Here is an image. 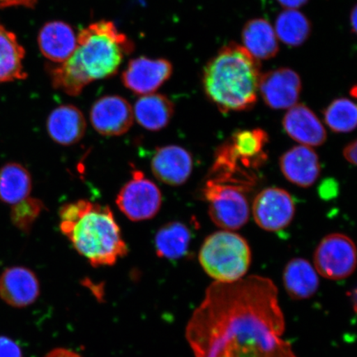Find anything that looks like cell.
<instances>
[{
    "label": "cell",
    "mask_w": 357,
    "mask_h": 357,
    "mask_svg": "<svg viewBox=\"0 0 357 357\" xmlns=\"http://www.w3.org/2000/svg\"><path fill=\"white\" fill-rule=\"evenodd\" d=\"M317 273L332 280H345L354 273L356 248L349 236L342 234L326 236L314 254Z\"/></svg>",
    "instance_id": "ba28073f"
},
{
    "label": "cell",
    "mask_w": 357,
    "mask_h": 357,
    "mask_svg": "<svg viewBox=\"0 0 357 357\" xmlns=\"http://www.w3.org/2000/svg\"><path fill=\"white\" fill-rule=\"evenodd\" d=\"M254 220L263 230L278 231L292 222L296 206L287 190L276 187L263 190L253 201Z\"/></svg>",
    "instance_id": "30bf717a"
},
{
    "label": "cell",
    "mask_w": 357,
    "mask_h": 357,
    "mask_svg": "<svg viewBox=\"0 0 357 357\" xmlns=\"http://www.w3.org/2000/svg\"><path fill=\"white\" fill-rule=\"evenodd\" d=\"M284 131L293 140L307 146H319L327 140V132L314 112L303 104L288 109L283 119Z\"/></svg>",
    "instance_id": "2e32d148"
},
{
    "label": "cell",
    "mask_w": 357,
    "mask_h": 357,
    "mask_svg": "<svg viewBox=\"0 0 357 357\" xmlns=\"http://www.w3.org/2000/svg\"><path fill=\"white\" fill-rule=\"evenodd\" d=\"M279 41L289 47L302 46L312 33L311 22L298 10H284L276 17L274 26Z\"/></svg>",
    "instance_id": "484cf974"
},
{
    "label": "cell",
    "mask_w": 357,
    "mask_h": 357,
    "mask_svg": "<svg viewBox=\"0 0 357 357\" xmlns=\"http://www.w3.org/2000/svg\"><path fill=\"white\" fill-rule=\"evenodd\" d=\"M283 281L289 296L294 301L314 296L319 287V278L315 268L303 258H294L287 263Z\"/></svg>",
    "instance_id": "7402d4cb"
},
{
    "label": "cell",
    "mask_w": 357,
    "mask_h": 357,
    "mask_svg": "<svg viewBox=\"0 0 357 357\" xmlns=\"http://www.w3.org/2000/svg\"><path fill=\"white\" fill-rule=\"evenodd\" d=\"M0 357H22L21 348L11 338L0 336Z\"/></svg>",
    "instance_id": "f1b7e54d"
},
{
    "label": "cell",
    "mask_w": 357,
    "mask_h": 357,
    "mask_svg": "<svg viewBox=\"0 0 357 357\" xmlns=\"http://www.w3.org/2000/svg\"><path fill=\"white\" fill-rule=\"evenodd\" d=\"M154 176L171 186L184 185L193 169V158L184 147L169 145L158 147L151 160Z\"/></svg>",
    "instance_id": "5bb4252c"
},
{
    "label": "cell",
    "mask_w": 357,
    "mask_h": 357,
    "mask_svg": "<svg viewBox=\"0 0 357 357\" xmlns=\"http://www.w3.org/2000/svg\"><path fill=\"white\" fill-rule=\"evenodd\" d=\"M89 119L93 128L100 135L122 136L132 126L133 109L124 98L105 96L93 102Z\"/></svg>",
    "instance_id": "7c38bea8"
},
{
    "label": "cell",
    "mask_w": 357,
    "mask_h": 357,
    "mask_svg": "<svg viewBox=\"0 0 357 357\" xmlns=\"http://www.w3.org/2000/svg\"><path fill=\"white\" fill-rule=\"evenodd\" d=\"M191 241V231L185 223L169 222L160 227L155 236V252L160 258L178 260L185 256Z\"/></svg>",
    "instance_id": "cb8c5ba5"
},
{
    "label": "cell",
    "mask_w": 357,
    "mask_h": 357,
    "mask_svg": "<svg viewBox=\"0 0 357 357\" xmlns=\"http://www.w3.org/2000/svg\"><path fill=\"white\" fill-rule=\"evenodd\" d=\"M199 261L214 282L231 284L248 273L252 252L242 236L230 231H217L204 240Z\"/></svg>",
    "instance_id": "5b68a950"
},
{
    "label": "cell",
    "mask_w": 357,
    "mask_h": 357,
    "mask_svg": "<svg viewBox=\"0 0 357 357\" xmlns=\"http://www.w3.org/2000/svg\"><path fill=\"white\" fill-rule=\"evenodd\" d=\"M46 209L41 199L28 197L12 205L10 218L13 225L24 234H29L42 213Z\"/></svg>",
    "instance_id": "83f0119b"
},
{
    "label": "cell",
    "mask_w": 357,
    "mask_h": 357,
    "mask_svg": "<svg viewBox=\"0 0 357 357\" xmlns=\"http://www.w3.org/2000/svg\"><path fill=\"white\" fill-rule=\"evenodd\" d=\"M267 133L262 129L240 131L234 134L229 144L220 147L216 158L229 166L245 172L265 162Z\"/></svg>",
    "instance_id": "9c48e42d"
},
{
    "label": "cell",
    "mask_w": 357,
    "mask_h": 357,
    "mask_svg": "<svg viewBox=\"0 0 357 357\" xmlns=\"http://www.w3.org/2000/svg\"><path fill=\"white\" fill-rule=\"evenodd\" d=\"M280 167L289 182L303 188L314 185L321 172L319 155L311 147L303 145L294 146L283 154Z\"/></svg>",
    "instance_id": "e0dca14e"
},
{
    "label": "cell",
    "mask_w": 357,
    "mask_h": 357,
    "mask_svg": "<svg viewBox=\"0 0 357 357\" xmlns=\"http://www.w3.org/2000/svg\"><path fill=\"white\" fill-rule=\"evenodd\" d=\"M173 66L167 59L141 56L130 61L122 74L124 86L138 96L155 93L171 78Z\"/></svg>",
    "instance_id": "8fae6325"
},
{
    "label": "cell",
    "mask_w": 357,
    "mask_h": 357,
    "mask_svg": "<svg viewBox=\"0 0 357 357\" xmlns=\"http://www.w3.org/2000/svg\"><path fill=\"white\" fill-rule=\"evenodd\" d=\"M38 0H0V8L7 7H33Z\"/></svg>",
    "instance_id": "f546056e"
},
{
    "label": "cell",
    "mask_w": 357,
    "mask_h": 357,
    "mask_svg": "<svg viewBox=\"0 0 357 357\" xmlns=\"http://www.w3.org/2000/svg\"><path fill=\"white\" fill-rule=\"evenodd\" d=\"M356 8L355 7L354 10H352L351 13V26L352 30H354V32L355 33L356 31Z\"/></svg>",
    "instance_id": "836d02e7"
},
{
    "label": "cell",
    "mask_w": 357,
    "mask_h": 357,
    "mask_svg": "<svg viewBox=\"0 0 357 357\" xmlns=\"http://www.w3.org/2000/svg\"><path fill=\"white\" fill-rule=\"evenodd\" d=\"M116 204L129 220H149L159 213L162 207V192L142 172L134 169L131 180L119 190Z\"/></svg>",
    "instance_id": "52a82bcc"
},
{
    "label": "cell",
    "mask_w": 357,
    "mask_h": 357,
    "mask_svg": "<svg viewBox=\"0 0 357 357\" xmlns=\"http://www.w3.org/2000/svg\"><path fill=\"white\" fill-rule=\"evenodd\" d=\"M33 188L32 176L29 169L17 162H10L0 168V200L13 205L29 197Z\"/></svg>",
    "instance_id": "d4e9b609"
},
{
    "label": "cell",
    "mask_w": 357,
    "mask_h": 357,
    "mask_svg": "<svg viewBox=\"0 0 357 357\" xmlns=\"http://www.w3.org/2000/svg\"><path fill=\"white\" fill-rule=\"evenodd\" d=\"M260 61L241 45L222 47L205 65V95L223 114L249 110L255 106L261 77Z\"/></svg>",
    "instance_id": "3957f363"
},
{
    "label": "cell",
    "mask_w": 357,
    "mask_h": 357,
    "mask_svg": "<svg viewBox=\"0 0 357 357\" xmlns=\"http://www.w3.org/2000/svg\"><path fill=\"white\" fill-rule=\"evenodd\" d=\"M25 50L15 33L0 25V83L24 79L28 77L24 68Z\"/></svg>",
    "instance_id": "603a6c76"
},
{
    "label": "cell",
    "mask_w": 357,
    "mask_h": 357,
    "mask_svg": "<svg viewBox=\"0 0 357 357\" xmlns=\"http://www.w3.org/2000/svg\"><path fill=\"white\" fill-rule=\"evenodd\" d=\"M175 105L168 97L160 93L142 96L134 105L133 116L146 130L158 132L172 121Z\"/></svg>",
    "instance_id": "44dd1931"
},
{
    "label": "cell",
    "mask_w": 357,
    "mask_h": 357,
    "mask_svg": "<svg viewBox=\"0 0 357 357\" xmlns=\"http://www.w3.org/2000/svg\"><path fill=\"white\" fill-rule=\"evenodd\" d=\"M242 40L243 47L259 61L272 59L279 53V40L274 26L262 17L245 22Z\"/></svg>",
    "instance_id": "ffe728a7"
},
{
    "label": "cell",
    "mask_w": 357,
    "mask_h": 357,
    "mask_svg": "<svg viewBox=\"0 0 357 357\" xmlns=\"http://www.w3.org/2000/svg\"><path fill=\"white\" fill-rule=\"evenodd\" d=\"M284 331L278 287L249 275L209 285L185 336L195 357H297Z\"/></svg>",
    "instance_id": "6da1fadb"
},
{
    "label": "cell",
    "mask_w": 357,
    "mask_h": 357,
    "mask_svg": "<svg viewBox=\"0 0 357 357\" xmlns=\"http://www.w3.org/2000/svg\"><path fill=\"white\" fill-rule=\"evenodd\" d=\"M356 105L347 98H339L333 100L324 110V121L335 132L354 131L356 126Z\"/></svg>",
    "instance_id": "4316f807"
},
{
    "label": "cell",
    "mask_w": 357,
    "mask_h": 357,
    "mask_svg": "<svg viewBox=\"0 0 357 357\" xmlns=\"http://www.w3.org/2000/svg\"><path fill=\"white\" fill-rule=\"evenodd\" d=\"M280 6L284 8V10H298L305 6L310 0H276Z\"/></svg>",
    "instance_id": "1f68e13d"
},
{
    "label": "cell",
    "mask_w": 357,
    "mask_h": 357,
    "mask_svg": "<svg viewBox=\"0 0 357 357\" xmlns=\"http://www.w3.org/2000/svg\"><path fill=\"white\" fill-rule=\"evenodd\" d=\"M133 50V43L127 35L113 22L102 20L80 31L77 47L66 62L88 86L95 80L113 77L124 57Z\"/></svg>",
    "instance_id": "277c9868"
},
{
    "label": "cell",
    "mask_w": 357,
    "mask_h": 357,
    "mask_svg": "<svg viewBox=\"0 0 357 357\" xmlns=\"http://www.w3.org/2000/svg\"><path fill=\"white\" fill-rule=\"evenodd\" d=\"M86 118L77 107L71 105L58 106L49 114L47 131L56 144L69 146L78 144L86 134Z\"/></svg>",
    "instance_id": "ac0fdd59"
},
{
    "label": "cell",
    "mask_w": 357,
    "mask_h": 357,
    "mask_svg": "<svg viewBox=\"0 0 357 357\" xmlns=\"http://www.w3.org/2000/svg\"><path fill=\"white\" fill-rule=\"evenodd\" d=\"M302 80L296 70L282 67L261 75L259 92L265 104L273 109H289L297 105Z\"/></svg>",
    "instance_id": "4fadbf2b"
},
{
    "label": "cell",
    "mask_w": 357,
    "mask_h": 357,
    "mask_svg": "<svg viewBox=\"0 0 357 357\" xmlns=\"http://www.w3.org/2000/svg\"><path fill=\"white\" fill-rule=\"evenodd\" d=\"M45 357H82L73 351L66 349V348H57L49 352Z\"/></svg>",
    "instance_id": "d6a6232c"
},
{
    "label": "cell",
    "mask_w": 357,
    "mask_h": 357,
    "mask_svg": "<svg viewBox=\"0 0 357 357\" xmlns=\"http://www.w3.org/2000/svg\"><path fill=\"white\" fill-rule=\"evenodd\" d=\"M356 141L350 142L343 150V155L348 162L352 165L356 164Z\"/></svg>",
    "instance_id": "4dcf8cb0"
},
{
    "label": "cell",
    "mask_w": 357,
    "mask_h": 357,
    "mask_svg": "<svg viewBox=\"0 0 357 357\" xmlns=\"http://www.w3.org/2000/svg\"><path fill=\"white\" fill-rule=\"evenodd\" d=\"M42 54L54 64L66 61L77 47V35L71 26L62 21H51L43 26L38 34Z\"/></svg>",
    "instance_id": "d6986e66"
},
{
    "label": "cell",
    "mask_w": 357,
    "mask_h": 357,
    "mask_svg": "<svg viewBox=\"0 0 357 357\" xmlns=\"http://www.w3.org/2000/svg\"><path fill=\"white\" fill-rule=\"evenodd\" d=\"M40 283L38 276L25 266H11L0 275V298L15 307H28L38 300Z\"/></svg>",
    "instance_id": "9a60e30c"
},
{
    "label": "cell",
    "mask_w": 357,
    "mask_h": 357,
    "mask_svg": "<svg viewBox=\"0 0 357 357\" xmlns=\"http://www.w3.org/2000/svg\"><path fill=\"white\" fill-rule=\"evenodd\" d=\"M247 190L242 186L209 178L202 193L208 202V214L214 225L231 231L248 222L250 207L245 194Z\"/></svg>",
    "instance_id": "8992f818"
},
{
    "label": "cell",
    "mask_w": 357,
    "mask_h": 357,
    "mask_svg": "<svg viewBox=\"0 0 357 357\" xmlns=\"http://www.w3.org/2000/svg\"><path fill=\"white\" fill-rule=\"evenodd\" d=\"M59 215L61 233L93 266H113L127 255L128 245L109 206L79 199L61 206Z\"/></svg>",
    "instance_id": "7a4b0ae2"
}]
</instances>
